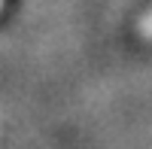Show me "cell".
<instances>
[{"instance_id":"7a4b0ae2","label":"cell","mask_w":152,"mask_h":149,"mask_svg":"<svg viewBox=\"0 0 152 149\" xmlns=\"http://www.w3.org/2000/svg\"><path fill=\"white\" fill-rule=\"evenodd\" d=\"M0 6H3V0H0Z\"/></svg>"},{"instance_id":"6da1fadb","label":"cell","mask_w":152,"mask_h":149,"mask_svg":"<svg viewBox=\"0 0 152 149\" xmlns=\"http://www.w3.org/2000/svg\"><path fill=\"white\" fill-rule=\"evenodd\" d=\"M137 37L140 40H146V43H152V6H149V12L140 18V24H137Z\"/></svg>"}]
</instances>
